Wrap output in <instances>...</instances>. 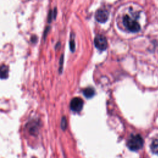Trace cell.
I'll return each mask as SVG.
<instances>
[{
    "label": "cell",
    "mask_w": 158,
    "mask_h": 158,
    "mask_svg": "<svg viewBox=\"0 0 158 158\" xmlns=\"http://www.w3.org/2000/svg\"><path fill=\"white\" fill-rule=\"evenodd\" d=\"M143 139L139 135H132L127 141V146L131 151H138L143 146Z\"/></svg>",
    "instance_id": "cell-1"
},
{
    "label": "cell",
    "mask_w": 158,
    "mask_h": 158,
    "mask_svg": "<svg viewBox=\"0 0 158 158\" xmlns=\"http://www.w3.org/2000/svg\"><path fill=\"white\" fill-rule=\"evenodd\" d=\"M123 23L125 28L131 32H138L140 30V25L138 23V22L133 19H132L131 17H130L128 15H126L123 18Z\"/></svg>",
    "instance_id": "cell-2"
},
{
    "label": "cell",
    "mask_w": 158,
    "mask_h": 158,
    "mask_svg": "<svg viewBox=\"0 0 158 158\" xmlns=\"http://www.w3.org/2000/svg\"><path fill=\"white\" fill-rule=\"evenodd\" d=\"M26 128H27L29 133L31 135L36 136L38 135L40 128V121L36 119L30 120L26 125Z\"/></svg>",
    "instance_id": "cell-3"
},
{
    "label": "cell",
    "mask_w": 158,
    "mask_h": 158,
    "mask_svg": "<svg viewBox=\"0 0 158 158\" xmlns=\"http://www.w3.org/2000/svg\"><path fill=\"white\" fill-rule=\"evenodd\" d=\"M95 46L101 51H104L107 48V41L102 35H98L94 38Z\"/></svg>",
    "instance_id": "cell-4"
},
{
    "label": "cell",
    "mask_w": 158,
    "mask_h": 158,
    "mask_svg": "<svg viewBox=\"0 0 158 158\" xmlns=\"http://www.w3.org/2000/svg\"><path fill=\"white\" fill-rule=\"evenodd\" d=\"M83 106V101L80 98H74L70 101V107L74 112H80Z\"/></svg>",
    "instance_id": "cell-5"
},
{
    "label": "cell",
    "mask_w": 158,
    "mask_h": 158,
    "mask_svg": "<svg viewBox=\"0 0 158 158\" xmlns=\"http://www.w3.org/2000/svg\"><path fill=\"white\" fill-rule=\"evenodd\" d=\"M109 15V14L107 10L99 9L96 12L95 18L98 22L101 23H104L108 19Z\"/></svg>",
    "instance_id": "cell-6"
},
{
    "label": "cell",
    "mask_w": 158,
    "mask_h": 158,
    "mask_svg": "<svg viewBox=\"0 0 158 158\" xmlns=\"http://www.w3.org/2000/svg\"><path fill=\"white\" fill-rule=\"evenodd\" d=\"M9 76V67L5 65L2 64L0 65V78L6 79Z\"/></svg>",
    "instance_id": "cell-7"
},
{
    "label": "cell",
    "mask_w": 158,
    "mask_h": 158,
    "mask_svg": "<svg viewBox=\"0 0 158 158\" xmlns=\"http://www.w3.org/2000/svg\"><path fill=\"white\" fill-rule=\"evenodd\" d=\"M83 93L86 98L89 99L94 96V95L95 94V91L93 88L88 87L83 90Z\"/></svg>",
    "instance_id": "cell-8"
},
{
    "label": "cell",
    "mask_w": 158,
    "mask_h": 158,
    "mask_svg": "<svg viewBox=\"0 0 158 158\" xmlns=\"http://www.w3.org/2000/svg\"><path fill=\"white\" fill-rule=\"evenodd\" d=\"M151 149L154 154L158 155V136L152 141L151 145Z\"/></svg>",
    "instance_id": "cell-9"
},
{
    "label": "cell",
    "mask_w": 158,
    "mask_h": 158,
    "mask_svg": "<svg viewBox=\"0 0 158 158\" xmlns=\"http://www.w3.org/2000/svg\"><path fill=\"white\" fill-rule=\"evenodd\" d=\"M60 127H61V128H62L63 130H65V128H66V127H67V120H66V118H65V117H63L62 118Z\"/></svg>",
    "instance_id": "cell-10"
},
{
    "label": "cell",
    "mask_w": 158,
    "mask_h": 158,
    "mask_svg": "<svg viewBox=\"0 0 158 158\" xmlns=\"http://www.w3.org/2000/svg\"><path fill=\"white\" fill-rule=\"evenodd\" d=\"M75 41H74V39L72 38L70 39V49L72 52H73L75 50Z\"/></svg>",
    "instance_id": "cell-11"
},
{
    "label": "cell",
    "mask_w": 158,
    "mask_h": 158,
    "mask_svg": "<svg viewBox=\"0 0 158 158\" xmlns=\"http://www.w3.org/2000/svg\"><path fill=\"white\" fill-rule=\"evenodd\" d=\"M63 62H64V55L62 54L60 57V62H59V64H60V67H59V72L60 73L62 71V67H63Z\"/></svg>",
    "instance_id": "cell-12"
},
{
    "label": "cell",
    "mask_w": 158,
    "mask_h": 158,
    "mask_svg": "<svg viewBox=\"0 0 158 158\" xmlns=\"http://www.w3.org/2000/svg\"><path fill=\"white\" fill-rule=\"evenodd\" d=\"M52 17L54 18V17H53L52 10H50L49 11V14H48V22H49V23H50V22H51Z\"/></svg>",
    "instance_id": "cell-13"
},
{
    "label": "cell",
    "mask_w": 158,
    "mask_h": 158,
    "mask_svg": "<svg viewBox=\"0 0 158 158\" xmlns=\"http://www.w3.org/2000/svg\"><path fill=\"white\" fill-rule=\"evenodd\" d=\"M30 40H31V41L32 43H36V42L37 41V40H38V37H37L36 35H33V36H31Z\"/></svg>",
    "instance_id": "cell-14"
},
{
    "label": "cell",
    "mask_w": 158,
    "mask_h": 158,
    "mask_svg": "<svg viewBox=\"0 0 158 158\" xmlns=\"http://www.w3.org/2000/svg\"><path fill=\"white\" fill-rule=\"evenodd\" d=\"M49 28H50V27H49V26H48V27L46 28V29L44 30V34H43V38H44V39H45V38H46V35H47V33H48V32L49 31Z\"/></svg>",
    "instance_id": "cell-15"
}]
</instances>
